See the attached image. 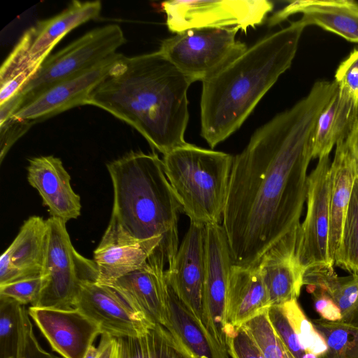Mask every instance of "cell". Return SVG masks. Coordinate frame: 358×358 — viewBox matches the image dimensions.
<instances>
[{
    "label": "cell",
    "mask_w": 358,
    "mask_h": 358,
    "mask_svg": "<svg viewBox=\"0 0 358 358\" xmlns=\"http://www.w3.org/2000/svg\"><path fill=\"white\" fill-rule=\"evenodd\" d=\"M338 85L315 83L290 108L257 129L234 157L222 217L234 264L255 266L299 228L306 201L312 136Z\"/></svg>",
    "instance_id": "1"
},
{
    "label": "cell",
    "mask_w": 358,
    "mask_h": 358,
    "mask_svg": "<svg viewBox=\"0 0 358 358\" xmlns=\"http://www.w3.org/2000/svg\"><path fill=\"white\" fill-rule=\"evenodd\" d=\"M192 83L159 50L129 57L120 53L86 104L131 125L165 155L187 143Z\"/></svg>",
    "instance_id": "2"
},
{
    "label": "cell",
    "mask_w": 358,
    "mask_h": 358,
    "mask_svg": "<svg viewBox=\"0 0 358 358\" xmlns=\"http://www.w3.org/2000/svg\"><path fill=\"white\" fill-rule=\"evenodd\" d=\"M305 27L299 20L263 37L202 82L201 136L211 148L241 127L291 66Z\"/></svg>",
    "instance_id": "3"
},
{
    "label": "cell",
    "mask_w": 358,
    "mask_h": 358,
    "mask_svg": "<svg viewBox=\"0 0 358 358\" xmlns=\"http://www.w3.org/2000/svg\"><path fill=\"white\" fill-rule=\"evenodd\" d=\"M106 167L114 200L110 220L99 244L161 238L155 253L170 268L179 248L178 224L182 211L166 176L162 159L155 152L131 151Z\"/></svg>",
    "instance_id": "4"
},
{
    "label": "cell",
    "mask_w": 358,
    "mask_h": 358,
    "mask_svg": "<svg viewBox=\"0 0 358 358\" xmlns=\"http://www.w3.org/2000/svg\"><path fill=\"white\" fill-rule=\"evenodd\" d=\"M234 157L187 143L164 155V170L190 222L222 220Z\"/></svg>",
    "instance_id": "5"
},
{
    "label": "cell",
    "mask_w": 358,
    "mask_h": 358,
    "mask_svg": "<svg viewBox=\"0 0 358 358\" xmlns=\"http://www.w3.org/2000/svg\"><path fill=\"white\" fill-rule=\"evenodd\" d=\"M46 222L42 288L34 307L70 310L74 308L82 285L97 282V267L94 260L76 250L64 221L50 217Z\"/></svg>",
    "instance_id": "6"
},
{
    "label": "cell",
    "mask_w": 358,
    "mask_h": 358,
    "mask_svg": "<svg viewBox=\"0 0 358 358\" xmlns=\"http://www.w3.org/2000/svg\"><path fill=\"white\" fill-rule=\"evenodd\" d=\"M236 27L195 28L162 41L159 51L192 83L211 77L243 53Z\"/></svg>",
    "instance_id": "7"
},
{
    "label": "cell",
    "mask_w": 358,
    "mask_h": 358,
    "mask_svg": "<svg viewBox=\"0 0 358 358\" xmlns=\"http://www.w3.org/2000/svg\"><path fill=\"white\" fill-rule=\"evenodd\" d=\"M125 41L122 29L116 24L104 25L85 34L43 62L20 92L22 95L21 106L49 87L104 62L115 55Z\"/></svg>",
    "instance_id": "8"
},
{
    "label": "cell",
    "mask_w": 358,
    "mask_h": 358,
    "mask_svg": "<svg viewBox=\"0 0 358 358\" xmlns=\"http://www.w3.org/2000/svg\"><path fill=\"white\" fill-rule=\"evenodd\" d=\"M170 31L236 27L246 32L263 23L273 9L268 0H173L162 3Z\"/></svg>",
    "instance_id": "9"
},
{
    "label": "cell",
    "mask_w": 358,
    "mask_h": 358,
    "mask_svg": "<svg viewBox=\"0 0 358 358\" xmlns=\"http://www.w3.org/2000/svg\"><path fill=\"white\" fill-rule=\"evenodd\" d=\"M329 155L319 159L308 175L306 213L298 230L296 255L305 271L334 266L329 255Z\"/></svg>",
    "instance_id": "10"
},
{
    "label": "cell",
    "mask_w": 358,
    "mask_h": 358,
    "mask_svg": "<svg viewBox=\"0 0 358 358\" xmlns=\"http://www.w3.org/2000/svg\"><path fill=\"white\" fill-rule=\"evenodd\" d=\"M233 265L223 226L220 224H206L202 322L216 341L227 349L229 329L226 306L229 275Z\"/></svg>",
    "instance_id": "11"
},
{
    "label": "cell",
    "mask_w": 358,
    "mask_h": 358,
    "mask_svg": "<svg viewBox=\"0 0 358 358\" xmlns=\"http://www.w3.org/2000/svg\"><path fill=\"white\" fill-rule=\"evenodd\" d=\"M74 308L96 323L102 334L113 337L141 335L157 324L115 288L97 282L82 285Z\"/></svg>",
    "instance_id": "12"
},
{
    "label": "cell",
    "mask_w": 358,
    "mask_h": 358,
    "mask_svg": "<svg viewBox=\"0 0 358 358\" xmlns=\"http://www.w3.org/2000/svg\"><path fill=\"white\" fill-rule=\"evenodd\" d=\"M119 55L117 52L99 64L49 87L22 105L13 116L36 123L86 105L90 94L107 75Z\"/></svg>",
    "instance_id": "13"
},
{
    "label": "cell",
    "mask_w": 358,
    "mask_h": 358,
    "mask_svg": "<svg viewBox=\"0 0 358 358\" xmlns=\"http://www.w3.org/2000/svg\"><path fill=\"white\" fill-rule=\"evenodd\" d=\"M29 315L52 350L63 358H84L102 331L78 309L62 310L30 306Z\"/></svg>",
    "instance_id": "14"
},
{
    "label": "cell",
    "mask_w": 358,
    "mask_h": 358,
    "mask_svg": "<svg viewBox=\"0 0 358 358\" xmlns=\"http://www.w3.org/2000/svg\"><path fill=\"white\" fill-rule=\"evenodd\" d=\"M205 250L206 224L190 222L173 265L165 271L166 282L201 322Z\"/></svg>",
    "instance_id": "15"
},
{
    "label": "cell",
    "mask_w": 358,
    "mask_h": 358,
    "mask_svg": "<svg viewBox=\"0 0 358 358\" xmlns=\"http://www.w3.org/2000/svg\"><path fill=\"white\" fill-rule=\"evenodd\" d=\"M298 230L278 241L259 262L271 306L297 299L303 286L305 269L296 255Z\"/></svg>",
    "instance_id": "16"
},
{
    "label": "cell",
    "mask_w": 358,
    "mask_h": 358,
    "mask_svg": "<svg viewBox=\"0 0 358 358\" xmlns=\"http://www.w3.org/2000/svg\"><path fill=\"white\" fill-rule=\"evenodd\" d=\"M29 183L41 195L51 217L66 223L80 215V198L71 185V176L59 158L52 155L29 159Z\"/></svg>",
    "instance_id": "17"
},
{
    "label": "cell",
    "mask_w": 358,
    "mask_h": 358,
    "mask_svg": "<svg viewBox=\"0 0 358 358\" xmlns=\"http://www.w3.org/2000/svg\"><path fill=\"white\" fill-rule=\"evenodd\" d=\"M101 10L100 1H73L59 14L27 29L17 44L29 62L43 63L65 35L80 24L97 18Z\"/></svg>",
    "instance_id": "18"
},
{
    "label": "cell",
    "mask_w": 358,
    "mask_h": 358,
    "mask_svg": "<svg viewBox=\"0 0 358 358\" xmlns=\"http://www.w3.org/2000/svg\"><path fill=\"white\" fill-rule=\"evenodd\" d=\"M166 270L164 262L152 255L143 266L109 285L152 322L164 327L167 321Z\"/></svg>",
    "instance_id": "19"
},
{
    "label": "cell",
    "mask_w": 358,
    "mask_h": 358,
    "mask_svg": "<svg viewBox=\"0 0 358 358\" xmlns=\"http://www.w3.org/2000/svg\"><path fill=\"white\" fill-rule=\"evenodd\" d=\"M301 13L306 27L316 25L347 41L358 43V2L353 0H297L290 1L268 20L275 26L288 17Z\"/></svg>",
    "instance_id": "20"
},
{
    "label": "cell",
    "mask_w": 358,
    "mask_h": 358,
    "mask_svg": "<svg viewBox=\"0 0 358 358\" xmlns=\"http://www.w3.org/2000/svg\"><path fill=\"white\" fill-rule=\"evenodd\" d=\"M47 222L31 216L0 258V285L41 275L47 243Z\"/></svg>",
    "instance_id": "21"
},
{
    "label": "cell",
    "mask_w": 358,
    "mask_h": 358,
    "mask_svg": "<svg viewBox=\"0 0 358 358\" xmlns=\"http://www.w3.org/2000/svg\"><path fill=\"white\" fill-rule=\"evenodd\" d=\"M271 306L258 264L231 267L227 297L229 338L245 322Z\"/></svg>",
    "instance_id": "22"
},
{
    "label": "cell",
    "mask_w": 358,
    "mask_h": 358,
    "mask_svg": "<svg viewBox=\"0 0 358 358\" xmlns=\"http://www.w3.org/2000/svg\"><path fill=\"white\" fill-rule=\"evenodd\" d=\"M357 120L358 98L338 85L316 122L312 136L313 159L329 155L334 145L347 139Z\"/></svg>",
    "instance_id": "23"
},
{
    "label": "cell",
    "mask_w": 358,
    "mask_h": 358,
    "mask_svg": "<svg viewBox=\"0 0 358 358\" xmlns=\"http://www.w3.org/2000/svg\"><path fill=\"white\" fill-rule=\"evenodd\" d=\"M329 170L330 226L329 247L331 259L340 246L345 215L350 201L354 182L358 176V165L345 141L336 144Z\"/></svg>",
    "instance_id": "24"
},
{
    "label": "cell",
    "mask_w": 358,
    "mask_h": 358,
    "mask_svg": "<svg viewBox=\"0 0 358 358\" xmlns=\"http://www.w3.org/2000/svg\"><path fill=\"white\" fill-rule=\"evenodd\" d=\"M166 283L167 321L164 327L194 358H229L227 349L216 341L166 280Z\"/></svg>",
    "instance_id": "25"
},
{
    "label": "cell",
    "mask_w": 358,
    "mask_h": 358,
    "mask_svg": "<svg viewBox=\"0 0 358 358\" xmlns=\"http://www.w3.org/2000/svg\"><path fill=\"white\" fill-rule=\"evenodd\" d=\"M162 243L161 238L131 243L99 244L94 252L97 282L110 285L146 264Z\"/></svg>",
    "instance_id": "26"
},
{
    "label": "cell",
    "mask_w": 358,
    "mask_h": 358,
    "mask_svg": "<svg viewBox=\"0 0 358 358\" xmlns=\"http://www.w3.org/2000/svg\"><path fill=\"white\" fill-rule=\"evenodd\" d=\"M303 285L307 291L327 294L336 303L342 315V322L358 325V275L338 276L334 266L306 269Z\"/></svg>",
    "instance_id": "27"
},
{
    "label": "cell",
    "mask_w": 358,
    "mask_h": 358,
    "mask_svg": "<svg viewBox=\"0 0 358 358\" xmlns=\"http://www.w3.org/2000/svg\"><path fill=\"white\" fill-rule=\"evenodd\" d=\"M113 358H194L163 325L156 324L141 335L115 337Z\"/></svg>",
    "instance_id": "28"
},
{
    "label": "cell",
    "mask_w": 358,
    "mask_h": 358,
    "mask_svg": "<svg viewBox=\"0 0 358 358\" xmlns=\"http://www.w3.org/2000/svg\"><path fill=\"white\" fill-rule=\"evenodd\" d=\"M311 321L327 345L320 358H358V325L322 318Z\"/></svg>",
    "instance_id": "29"
},
{
    "label": "cell",
    "mask_w": 358,
    "mask_h": 358,
    "mask_svg": "<svg viewBox=\"0 0 358 358\" xmlns=\"http://www.w3.org/2000/svg\"><path fill=\"white\" fill-rule=\"evenodd\" d=\"M334 266L358 275V176L354 182Z\"/></svg>",
    "instance_id": "30"
},
{
    "label": "cell",
    "mask_w": 358,
    "mask_h": 358,
    "mask_svg": "<svg viewBox=\"0 0 358 358\" xmlns=\"http://www.w3.org/2000/svg\"><path fill=\"white\" fill-rule=\"evenodd\" d=\"M24 306L0 295V358H15L18 354Z\"/></svg>",
    "instance_id": "31"
},
{
    "label": "cell",
    "mask_w": 358,
    "mask_h": 358,
    "mask_svg": "<svg viewBox=\"0 0 358 358\" xmlns=\"http://www.w3.org/2000/svg\"><path fill=\"white\" fill-rule=\"evenodd\" d=\"M282 308L302 348L319 357L327 350V345L311 320H308L299 306L297 299L280 305Z\"/></svg>",
    "instance_id": "32"
},
{
    "label": "cell",
    "mask_w": 358,
    "mask_h": 358,
    "mask_svg": "<svg viewBox=\"0 0 358 358\" xmlns=\"http://www.w3.org/2000/svg\"><path fill=\"white\" fill-rule=\"evenodd\" d=\"M241 327L252 339L264 358H287L286 348L271 326L267 310Z\"/></svg>",
    "instance_id": "33"
},
{
    "label": "cell",
    "mask_w": 358,
    "mask_h": 358,
    "mask_svg": "<svg viewBox=\"0 0 358 358\" xmlns=\"http://www.w3.org/2000/svg\"><path fill=\"white\" fill-rule=\"evenodd\" d=\"M267 315L275 332L286 348L295 358H301L306 351L301 346L281 306H269Z\"/></svg>",
    "instance_id": "34"
},
{
    "label": "cell",
    "mask_w": 358,
    "mask_h": 358,
    "mask_svg": "<svg viewBox=\"0 0 358 358\" xmlns=\"http://www.w3.org/2000/svg\"><path fill=\"white\" fill-rule=\"evenodd\" d=\"M42 288L41 275L30 277L0 285V295L11 298L21 305L34 306Z\"/></svg>",
    "instance_id": "35"
},
{
    "label": "cell",
    "mask_w": 358,
    "mask_h": 358,
    "mask_svg": "<svg viewBox=\"0 0 358 358\" xmlns=\"http://www.w3.org/2000/svg\"><path fill=\"white\" fill-rule=\"evenodd\" d=\"M15 358H61L44 350L36 339L28 310L23 313V323L18 354Z\"/></svg>",
    "instance_id": "36"
},
{
    "label": "cell",
    "mask_w": 358,
    "mask_h": 358,
    "mask_svg": "<svg viewBox=\"0 0 358 358\" xmlns=\"http://www.w3.org/2000/svg\"><path fill=\"white\" fill-rule=\"evenodd\" d=\"M34 122L12 116L0 124V163L1 164L11 147Z\"/></svg>",
    "instance_id": "37"
},
{
    "label": "cell",
    "mask_w": 358,
    "mask_h": 358,
    "mask_svg": "<svg viewBox=\"0 0 358 358\" xmlns=\"http://www.w3.org/2000/svg\"><path fill=\"white\" fill-rule=\"evenodd\" d=\"M227 348L231 358H264L255 342L241 327L236 329L228 338Z\"/></svg>",
    "instance_id": "38"
},
{
    "label": "cell",
    "mask_w": 358,
    "mask_h": 358,
    "mask_svg": "<svg viewBox=\"0 0 358 358\" xmlns=\"http://www.w3.org/2000/svg\"><path fill=\"white\" fill-rule=\"evenodd\" d=\"M335 82L358 98V48L340 64L335 73Z\"/></svg>",
    "instance_id": "39"
},
{
    "label": "cell",
    "mask_w": 358,
    "mask_h": 358,
    "mask_svg": "<svg viewBox=\"0 0 358 358\" xmlns=\"http://www.w3.org/2000/svg\"><path fill=\"white\" fill-rule=\"evenodd\" d=\"M313 296L314 307L320 318L330 322L342 320L341 310L327 294L320 291L310 292Z\"/></svg>",
    "instance_id": "40"
},
{
    "label": "cell",
    "mask_w": 358,
    "mask_h": 358,
    "mask_svg": "<svg viewBox=\"0 0 358 358\" xmlns=\"http://www.w3.org/2000/svg\"><path fill=\"white\" fill-rule=\"evenodd\" d=\"M22 103V95L19 92L0 105V124L11 117Z\"/></svg>",
    "instance_id": "41"
},
{
    "label": "cell",
    "mask_w": 358,
    "mask_h": 358,
    "mask_svg": "<svg viewBox=\"0 0 358 358\" xmlns=\"http://www.w3.org/2000/svg\"><path fill=\"white\" fill-rule=\"evenodd\" d=\"M98 347L100 350L98 358H113L115 348V337L102 334Z\"/></svg>",
    "instance_id": "42"
},
{
    "label": "cell",
    "mask_w": 358,
    "mask_h": 358,
    "mask_svg": "<svg viewBox=\"0 0 358 358\" xmlns=\"http://www.w3.org/2000/svg\"><path fill=\"white\" fill-rule=\"evenodd\" d=\"M346 145L358 165V120L345 140Z\"/></svg>",
    "instance_id": "43"
},
{
    "label": "cell",
    "mask_w": 358,
    "mask_h": 358,
    "mask_svg": "<svg viewBox=\"0 0 358 358\" xmlns=\"http://www.w3.org/2000/svg\"><path fill=\"white\" fill-rule=\"evenodd\" d=\"M100 352L99 348L94 347L93 345L89 348L84 358H98Z\"/></svg>",
    "instance_id": "44"
},
{
    "label": "cell",
    "mask_w": 358,
    "mask_h": 358,
    "mask_svg": "<svg viewBox=\"0 0 358 358\" xmlns=\"http://www.w3.org/2000/svg\"><path fill=\"white\" fill-rule=\"evenodd\" d=\"M301 358H320V357L317 355H315L313 353L306 352L303 355Z\"/></svg>",
    "instance_id": "45"
},
{
    "label": "cell",
    "mask_w": 358,
    "mask_h": 358,
    "mask_svg": "<svg viewBox=\"0 0 358 358\" xmlns=\"http://www.w3.org/2000/svg\"><path fill=\"white\" fill-rule=\"evenodd\" d=\"M286 348V347H285ZM286 355L287 358H295L290 352L286 348Z\"/></svg>",
    "instance_id": "46"
}]
</instances>
